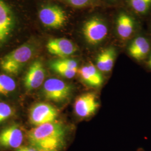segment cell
Instances as JSON below:
<instances>
[{
    "instance_id": "obj_12",
    "label": "cell",
    "mask_w": 151,
    "mask_h": 151,
    "mask_svg": "<svg viewBox=\"0 0 151 151\" xmlns=\"http://www.w3.org/2000/svg\"><path fill=\"white\" fill-rule=\"evenodd\" d=\"M96 65L89 63L78 69L77 75L81 81L88 86L99 87L103 85L104 77Z\"/></svg>"
},
{
    "instance_id": "obj_15",
    "label": "cell",
    "mask_w": 151,
    "mask_h": 151,
    "mask_svg": "<svg viewBox=\"0 0 151 151\" xmlns=\"http://www.w3.org/2000/svg\"><path fill=\"white\" fill-rule=\"evenodd\" d=\"M130 55L138 61L145 60L151 50V44L144 36H138L130 42L128 49Z\"/></svg>"
},
{
    "instance_id": "obj_1",
    "label": "cell",
    "mask_w": 151,
    "mask_h": 151,
    "mask_svg": "<svg viewBox=\"0 0 151 151\" xmlns=\"http://www.w3.org/2000/svg\"><path fill=\"white\" fill-rule=\"evenodd\" d=\"M32 28V10L26 0H0V52L30 39Z\"/></svg>"
},
{
    "instance_id": "obj_9",
    "label": "cell",
    "mask_w": 151,
    "mask_h": 151,
    "mask_svg": "<svg viewBox=\"0 0 151 151\" xmlns=\"http://www.w3.org/2000/svg\"><path fill=\"white\" fill-rule=\"evenodd\" d=\"M46 75L43 62L40 60H34L27 70L24 77V85L27 91L37 89L43 85Z\"/></svg>"
},
{
    "instance_id": "obj_3",
    "label": "cell",
    "mask_w": 151,
    "mask_h": 151,
    "mask_svg": "<svg viewBox=\"0 0 151 151\" xmlns=\"http://www.w3.org/2000/svg\"><path fill=\"white\" fill-rule=\"evenodd\" d=\"M37 50V41L31 37L0 58V68L6 74L16 75L34 57Z\"/></svg>"
},
{
    "instance_id": "obj_18",
    "label": "cell",
    "mask_w": 151,
    "mask_h": 151,
    "mask_svg": "<svg viewBox=\"0 0 151 151\" xmlns=\"http://www.w3.org/2000/svg\"><path fill=\"white\" fill-rule=\"evenodd\" d=\"M133 11L138 14L144 15L151 10V0H128Z\"/></svg>"
},
{
    "instance_id": "obj_21",
    "label": "cell",
    "mask_w": 151,
    "mask_h": 151,
    "mask_svg": "<svg viewBox=\"0 0 151 151\" xmlns=\"http://www.w3.org/2000/svg\"><path fill=\"white\" fill-rule=\"evenodd\" d=\"M15 151H39L32 146H21L15 150Z\"/></svg>"
},
{
    "instance_id": "obj_5",
    "label": "cell",
    "mask_w": 151,
    "mask_h": 151,
    "mask_svg": "<svg viewBox=\"0 0 151 151\" xmlns=\"http://www.w3.org/2000/svg\"><path fill=\"white\" fill-rule=\"evenodd\" d=\"M108 32L106 23L97 16L87 19L82 28V33L85 41L92 46H96L103 42L107 37Z\"/></svg>"
},
{
    "instance_id": "obj_7",
    "label": "cell",
    "mask_w": 151,
    "mask_h": 151,
    "mask_svg": "<svg viewBox=\"0 0 151 151\" xmlns=\"http://www.w3.org/2000/svg\"><path fill=\"white\" fill-rule=\"evenodd\" d=\"M59 111L53 105L46 103H39L32 106L29 113L30 123L39 126L57 121Z\"/></svg>"
},
{
    "instance_id": "obj_4",
    "label": "cell",
    "mask_w": 151,
    "mask_h": 151,
    "mask_svg": "<svg viewBox=\"0 0 151 151\" xmlns=\"http://www.w3.org/2000/svg\"><path fill=\"white\" fill-rule=\"evenodd\" d=\"M73 86L67 82L57 78H50L44 82L42 93L47 100L55 103H64L70 99Z\"/></svg>"
},
{
    "instance_id": "obj_11",
    "label": "cell",
    "mask_w": 151,
    "mask_h": 151,
    "mask_svg": "<svg viewBox=\"0 0 151 151\" xmlns=\"http://www.w3.org/2000/svg\"><path fill=\"white\" fill-rule=\"evenodd\" d=\"M24 134L17 125H12L0 132V146L9 149H17L22 146Z\"/></svg>"
},
{
    "instance_id": "obj_23",
    "label": "cell",
    "mask_w": 151,
    "mask_h": 151,
    "mask_svg": "<svg viewBox=\"0 0 151 151\" xmlns=\"http://www.w3.org/2000/svg\"><path fill=\"white\" fill-rule=\"evenodd\" d=\"M142 151V150H139V151Z\"/></svg>"
},
{
    "instance_id": "obj_6",
    "label": "cell",
    "mask_w": 151,
    "mask_h": 151,
    "mask_svg": "<svg viewBox=\"0 0 151 151\" xmlns=\"http://www.w3.org/2000/svg\"><path fill=\"white\" fill-rule=\"evenodd\" d=\"M38 17L44 27L50 29H60L67 22L66 12L60 6L54 4L43 6L38 11Z\"/></svg>"
},
{
    "instance_id": "obj_10",
    "label": "cell",
    "mask_w": 151,
    "mask_h": 151,
    "mask_svg": "<svg viewBox=\"0 0 151 151\" xmlns=\"http://www.w3.org/2000/svg\"><path fill=\"white\" fill-rule=\"evenodd\" d=\"M46 47L49 53L60 58H68L77 50L75 44L64 38H54L49 40Z\"/></svg>"
},
{
    "instance_id": "obj_13",
    "label": "cell",
    "mask_w": 151,
    "mask_h": 151,
    "mask_svg": "<svg viewBox=\"0 0 151 151\" xmlns=\"http://www.w3.org/2000/svg\"><path fill=\"white\" fill-rule=\"evenodd\" d=\"M50 67L58 75L68 79L72 78L77 75L79 69L77 62L68 58L52 61L50 63Z\"/></svg>"
},
{
    "instance_id": "obj_14",
    "label": "cell",
    "mask_w": 151,
    "mask_h": 151,
    "mask_svg": "<svg viewBox=\"0 0 151 151\" xmlns=\"http://www.w3.org/2000/svg\"><path fill=\"white\" fill-rule=\"evenodd\" d=\"M116 31L119 38L127 40L133 34L136 27L135 20L125 12H120L116 19Z\"/></svg>"
},
{
    "instance_id": "obj_16",
    "label": "cell",
    "mask_w": 151,
    "mask_h": 151,
    "mask_svg": "<svg viewBox=\"0 0 151 151\" xmlns=\"http://www.w3.org/2000/svg\"><path fill=\"white\" fill-rule=\"evenodd\" d=\"M116 57L115 49L108 47L103 49L96 58V67L102 72H109L113 68Z\"/></svg>"
},
{
    "instance_id": "obj_17",
    "label": "cell",
    "mask_w": 151,
    "mask_h": 151,
    "mask_svg": "<svg viewBox=\"0 0 151 151\" xmlns=\"http://www.w3.org/2000/svg\"><path fill=\"white\" fill-rule=\"evenodd\" d=\"M15 81L7 74H0V95H7L16 90Z\"/></svg>"
},
{
    "instance_id": "obj_20",
    "label": "cell",
    "mask_w": 151,
    "mask_h": 151,
    "mask_svg": "<svg viewBox=\"0 0 151 151\" xmlns=\"http://www.w3.org/2000/svg\"><path fill=\"white\" fill-rule=\"evenodd\" d=\"M68 5L76 8H83L88 5L91 0H63Z\"/></svg>"
},
{
    "instance_id": "obj_22",
    "label": "cell",
    "mask_w": 151,
    "mask_h": 151,
    "mask_svg": "<svg viewBox=\"0 0 151 151\" xmlns=\"http://www.w3.org/2000/svg\"><path fill=\"white\" fill-rule=\"evenodd\" d=\"M147 65H148V67L151 69V52L150 54V55L148 57V60L147 61Z\"/></svg>"
},
{
    "instance_id": "obj_19",
    "label": "cell",
    "mask_w": 151,
    "mask_h": 151,
    "mask_svg": "<svg viewBox=\"0 0 151 151\" xmlns=\"http://www.w3.org/2000/svg\"><path fill=\"white\" fill-rule=\"evenodd\" d=\"M14 114V109L10 105L4 102H0V123L10 119Z\"/></svg>"
},
{
    "instance_id": "obj_2",
    "label": "cell",
    "mask_w": 151,
    "mask_h": 151,
    "mask_svg": "<svg viewBox=\"0 0 151 151\" xmlns=\"http://www.w3.org/2000/svg\"><path fill=\"white\" fill-rule=\"evenodd\" d=\"M68 130L59 122L37 126L27 133L29 143L39 151H62L67 145Z\"/></svg>"
},
{
    "instance_id": "obj_8",
    "label": "cell",
    "mask_w": 151,
    "mask_h": 151,
    "mask_svg": "<svg viewBox=\"0 0 151 151\" xmlns=\"http://www.w3.org/2000/svg\"><path fill=\"white\" fill-rule=\"evenodd\" d=\"M100 106L96 95L86 92L78 96L74 103V111L81 119L90 118L96 112Z\"/></svg>"
}]
</instances>
